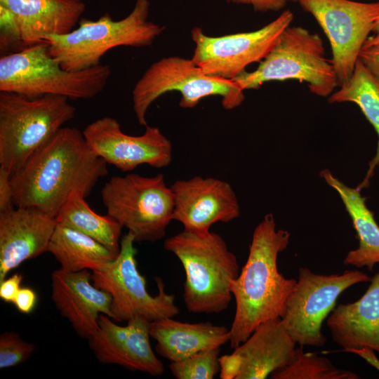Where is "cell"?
Masks as SVG:
<instances>
[{"label": "cell", "instance_id": "obj_1", "mask_svg": "<svg viewBox=\"0 0 379 379\" xmlns=\"http://www.w3.org/2000/svg\"><path fill=\"white\" fill-rule=\"evenodd\" d=\"M107 164L83 132L62 127L11 175L14 205L36 207L55 218L73 192L89 195L108 173Z\"/></svg>", "mask_w": 379, "mask_h": 379}, {"label": "cell", "instance_id": "obj_2", "mask_svg": "<svg viewBox=\"0 0 379 379\" xmlns=\"http://www.w3.org/2000/svg\"><path fill=\"white\" fill-rule=\"evenodd\" d=\"M289 232L277 230L272 213L266 214L254 230L247 260L231 284L236 310L230 328L234 349L262 323L281 317L297 280L278 270V255L286 249Z\"/></svg>", "mask_w": 379, "mask_h": 379}, {"label": "cell", "instance_id": "obj_3", "mask_svg": "<svg viewBox=\"0 0 379 379\" xmlns=\"http://www.w3.org/2000/svg\"><path fill=\"white\" fill-rule=\"evenodd\" d=\"M164 248L184 268L183 300L189 312L215 314L228 307L231 284L239 274V266L220 234L183 230L167 238Z\"/></svg>", "mask_w": 379, "mask_h": 379}, {"label": "cell", "instance_id": "obj_4", "mask_svg": "<svg viewBox=\"0 0 379 379\" xmlns=\"http://www.w3.org/2000/svg\"><path fill=\"white\" fill-rule=\"evenodd\" d=\"M149 6V0H136L132 11L119 20L108 13L95 20L81 18L71 32L46 37L49 53L65 69L80 71L100 64L112 48L149 46L164 29L147 20Z\"/></svg>", "mask_w": 379, "mask_h": 379}, {"label": "cell", "instance_id": "obj_5", "mask_svg": "<svg viewBox=\"0 0 379 379\" xmlns=\"http://www.w3.org/2000/svg\"><path fill=\"white\" fill-rule=\"evenodd\" d=\"M75 112L63 96L0 91V167L13 175Z\"/></svg>", "mask_w": 379, "mask_h": 379}, {"label": "cell", "instance_id": "obj_6", "mask_svg": "<svg viewBox=\"0 0 379 379\" xmlns=\"http://www.w3.org/2000/svg\"><path fill=\"white\" fill-rule=\"evenodd\" d=\"M111 72L109 65L101 63L80 71L65 69L42 42L1 57L0 91L90 99L104 90Z\"/></svg>", "mask_w": 379, "mask_h": 379}, {"label": "cell", "instance_id": "obj_7", "mask_svg": "<svg viewBox=\"0 0 379 379\" xmlns=\"http://www.w3.org/2000/svg\"><path fill=\"white\" fill-rule=\"evenodd\" d=\"M325 55L317 34L302 27H288L256 69L244 71L233 81L244 91L268 81L297 79L307 83L312 93L326 97L338 81L331 60Z\"/></svg>", "mask_w": 379, "mask_h": 379}, {"label": "cell", "instance_id": "obj_8", "mask_svg": "<svg viewBox=\"0 0 379 379\" xmlns=\"http://www.w3.org/2000/svg\"><path fill=\"white\" fill-rule=\"evenodd\" d=\"M176 91L181 94L180 106L196 107L206 97L218 95L226 109L239 106L244 90L233 80L209 76L191 59L171 56L149 66L132 91L133 107L138 124L147 126L146 114L159 97Z\"/></svg>", "mask_w": 379, "mask_h": 379}, {"label": "cell", "instance_id": "obj_9", "mask_svg": "<svg viewBox=\"0 0 379 379\" xmlns=\"http://www.w3.org/2000/svg\"><path fill=\"white\" fill-rule=\"evenodd\" d=\"M101 197L107 214L126 227L135 241L163 239L173 220V195L161 173L113 176L102 187Z\"/></svg>", "mask_w": 379, "mask_h": 379}, {"label": "cell", "instance_id": "obj_10", "mask_svg": "<svg viewBox=\"0 0 379 379\" xmlns=\"http://www.w3.org/2000/svg\"><path fill=\"white\" fill-rule=\"evenodd\" d=\"M133 235L127 232L121 239L120 251L116 258L104 267L92 271L93 284L110 294V318L114 321H128L141 317L152 322L174 317L180 310L175 296L165 291L159 277H155L157 295L153 296L146 288V281L139 272Z\"/></svg>", "mask_w": 379, "mask_h": 379}, {"label": "cell", "instance_id": "obj_11", "mask_svg": "<svg viewBox=\"0 0 379 379\" xmlns=\"http://www.w3.org/2000/svg\"><path fill=\"white\" fill-rule=\"evenodd\" d=\"M371 277L359 270L342 274H319L300 267L295 286L288 296L281 316L284 326L300 345L322 347L326 338L322 323L336 306L341 293Z\"/></svg>", "mask_w": 379, "mask_h": 379}, {"label": "cell", "instance_id": "obj_12", "mask_svg": "<svg viewBox=\"0 0 379 379\" xmlns=\"http://www.w3.org/2000/svg\"><path fill=\"white\" fill-rule=\"evenodd\" d=\"M293 13L284 11L262 28L248 32L210 36L200 27L191 32L195 48L192 59L212 77L233 80L253 62H260L292 22Z\"/></svg>", "mask_w": 379, "mask_h": 379}, {"label": "cell", "instance_id": "obj_13", "mask_svg": "<svg viewBox=\"0 0 379 379\" xmlns=\"http://www.w3.org/2000/svg\"><path fill=\"white\" fill-rule=\"evenodd\" d=\"M326 34L332 50L338 86L351 77L359 53L379 20V1L297 0Z\"/></svg>", "mask_w": 379, "mask_h": 379}, {"label": "cell", "instance_id": "obj_14", "mask_svg": "<svg viewBox=\"0 0 379 379\" xmlns=\"http://www.w3.org/2000/svg\"><path fill=\"white\" fill-rule=\"evenodd\" d=\"M85 4L78 0H0V47L2 55L45 42L49 35L74 29Z\"/></svg>", "mask_w": 379, "mask_h": 379}, {"label": "cell", "instance_id": "obj_15", "mask_svg": "<svg viewBox=\"0 0 379 379\" xmlns=\"http://www.w3.org/2000/svg\"><path fill=\"white\" fill-rule=\"evenodd\" d=\"M82 132L98 157L123 172L132 171L141 164L164 168L172 161V144L157 127L147 125L143 134L130 135L122 131L116 119L104 117Z\"/></svg>", "mask_w": 379, "mask_h": 379}, {"label": "cell", "instance_id": "obj_16", "mask_svg": "<svg viewBox=\"0 0 379 379\" xmlns=\"http://www.w3.org/2000/svg\"><path fill=\"white\" fill-rule=\"evenodd\" d=\"M296 342L281 317L260 324L230 354L220 357L222 379H265L295 359Z\"/></svg>", "mask_w": 379, "mask_h": 379}, {"label": "cell", "instance_id": "obj_17", "mask_svg": "<svg viewBox=\"0 0 379 379\" xmlns=\"http://www.w3.org/2000/svg\"><path fill=\"white\" fill-rule=\"evenodd\" d=\"M174 199L173 220L185 231L204 233L218 222H229L240 215L237 195L227 182L194 176L178 180L171 186Z\"/></svg>", "mask_w": 379, "mask_h": 379}, {"label": "cell", "instance_id": "obj_18", "mask_svg": "<svg viewBox=\"0 0 379 379\" xmlns=\"http://www.w3.org/2000/svg\"><path fill=\"white\" fill-rule=\"evenodd\" d=\"M150 337L149 321L143 318L135 317L126 326H119L102 314L98 329L88 340L91 350L102 364L161 375L164 366L152 350Z\"/></svg>", "mask_w": 379, "mask_h": 379}, {"label": "cell", "instance_id": "obj_19", "mask_svg": "<svg viewBox=\"0 0 379 379\" xmlns=\"http://www.w3.org/2000/svg\"><path fill=\"white\" fill-rule=\"evenodd\" d=\"M57 225L36 207H15L0 213V282L23 262L47 252Z\"/></svg>", "mask_w": 379, "mask_h": 379}, {"label": "cell", "instance_id": "obj_20", "mask_svg": "<svg viewBox=\"0 0 379 379\" xmlns=\"http://www.w3.org/2000/svg\"><path fill=\"white\" fill-rule=\"evenodd\" d=\"M91 281L92 272L88 270L68 272L59 268L51 274V298L57 310L86 339L98 329L100 314L110 317L112 302L110 294Z\"/></svg>", "mask_w": 379, "mask_h": 379}, {"label": "cell", "instance_id": "obj_21", "mask_svg": "<svg viewBox=\"0 0 379 379\" xmlns=\"http://www.w3.org/2000/svg\"><path fill=\"white\" fill-rule=\"evenodd\" d=\"M356 302L340 304L326 320L333 341L343 347H368L379 353V270Z\"/></svg>", "mask_w": 379, "mask_h": 379}, {"label": "cell", "instance_id": "obj_22", "mask_svg": "<svg viewBox=\"0 0 379 379\" xmlns=\"http://www.w3.org/2000/svg\"><path fill=\"white\" fill-rule=\"evenodd\" d=\"M156 351L171 362L186 359L201 350L220 347L230 341V329L211 323H185L166 317L149 322Z\"/></svg>", "mask_w": 379, "mask_h": 379}, {"label": "cell", "instance_id": "obj_23", "mask_svg": "<svg viewBox=\"0 0 379 379\" xmlns=\"http://www.w3.org/2000/svg\"><path fill=\"white\" fill-rule=\"evenodd\" d=\"M319 175L338 194L358 237L359 246L347 253L344 265L366 267L373 271L375 265L379 264V226L366 204V198L360 190L347 186L328 169L321 170Z\"/></svg>", "mask_w": 379, "mask_h": 379}, {"label": "cell", "instance_id": "obj_24", "mask_svg": "<svg viewBox=\"0 0 379 379\" xmlns=\"http://www.w3.org/2000/svg\"><path fill=\"white\" fill-rule=\"evenodd\" d=\"M47 252L60 263V269L68 272L93 271L104 267L117 256L93 238L58 222Z\"/></svg>", "mask_w": 379, "mask_h": 379}, {"label": "cell", "instance_id": "obj_25", "mask_svg": "<svg viewBox=\"0 0 379 379\" xmlns=\"http://www.w3.org/2000/svg\"><path fill=\"white\" fill-rule=\"evenodd\" d=\"M340 86L339 90L330 95L328 102H352L357 104L378 137L375 155L369 162L363 181L357 187L361 190L369 185L375 167L379 165V82L358 59L351 77Z\"/></svg>", "mask_w": 379, "mask_h": 379}, {"label": "cell", "instance_id": "obj_26", "mask_svg": "<svg viewBox=\"0 0 379 379\" xmlns=\"http://www.w3.org/2000/svg\"><path fill=\"white\" fill-rule=\"evenodd\" d=\"M85 198L80 192H73L57 214V222L93 238L118 255L123 227L108 214L95 213Z\"/></svg>", "mask_w": 379, "mask_h": 379}, {"label": "cell", "instance_id": "obj_27", "mask_svg": "<svg viewBox=\"0 0 379 379\" xmlns=\"http://www.w3.org/2000/svg\"><path fill=\"white\" fill-rule=\"evenodd\" d=\"M272 379H358L354 373L335 367L326 357L296 347L294 360L272 372Z\"/></svg>", "mask_w": 379, "mask_h": 379}, {"label": "cell", "instance_id": "obj_28", "mask_svg": "<svg viewBox=\"0 0 379 379\" xmlns=\"http://www.w3.org/2000/svg\"><path fill=\"white\" fill-rule=\"evenodd\" d=\"M220 347L201 350L186 359L172 361L169 365L177 379H213L220 373Z\"/></svg>", "mask_w": 379, "mask_h": 379}, {"label": "cell", "instance_id": "obj_29", "mask_svg": "<svg viewBox=\"0 0 379 379\" xmlns=\"http://www.w3.org/2000/svg\"><path fill=\"white\" fill-rule=\"evenodd\" d=\"M35 345L24 340L15 332H4L0 335V368H7L27 361L34 352Z\"/></svg>", "mask_w": 379, "mask_h": 379}, {"label": "cell", "instance_id": "obj_30", "mask_svg": "<svg viewBox=\"0 0 379 379\" xmlns=\"http://www.w3.org/2000/svg\"><path fill=\"white\" fill-rule=\"evenodd\" d=\"M11 175L0 167V213L14 208Z\"/></svg>", "mask_w": 379, "mask_h": 379}, {"label": "cell", "instance_id": "obj_31", "mask_svg": "<svg viewBox=\"0 0 379 379\" xmlns=\"http://www.w3.org/2000/svg\"><path fill=\"white\" fill-rule=\"evenodd\" d=\"M22 275L15 273L0 282V298L5 302L13 303L21 288Z\"/></svg>", "mask_w": 379, "mask_h": 379}, {"label": "cell", "instance_id": "obj_32", "mask_svg": "<svg viewBox=\"0 0 379 379\" xmlns=\"http://www.w3.org/2000/svg\"><path fill=\"white\" fill-rule=\"evenodd\" d=\"M37 302L36 292L29 287H21L17 293L13 304L22 314H29L34 309Z\"/></svg>", "mask_w": 379, "mask_h": 379}, {"label": "cell", "instance_id": "obj_33", "mask_svg": "<svg viewBox=\"0 0 379 379\" xmlns=\"http://www.w3.org/2000/svg\"><path fill=\"white\" fill-rule=\"evenodd\" d=\"M359 59L379 82V44L362 48Z\"/></svg>", "mask_w": 379, "mask_h": 379}, {"label": "cell", "instance_id": "obj_34", "mask_svg": "<svg viewBox=\"0 0 379 379\" xmlns=\"http://www.w3.org/2000/svg\"><path fill=\"white\" fill-rule=\"evenodd\" d=\"M233 4L252 6L256 11H277L283 8L288 2L297 0H227Z\"/></svg>", "mask_w": 379, "mask_h": 379}, {"label": "cell", "instance_id": "obj_35", "mask_svg": "<svg viewBox=\"0 0 379 379\" xmlns=\"http://www.w3.org/2000/svg\"><path fill=\"white\" fill-rule=\"evenodd\" d=\"M343 351L359 355L379 371V359L376 357L373 349L368 347H363L356 349H347Z\"/></svg>", "mask_w": 379, "mask_h": 379}, {"label": "cell", "instance_id": "obj_36", "mask_svg": "<svg viewBox=\"0 0 379 379\" xmlns=\"http://www.w3.org/2000/svg\"><path fill=\"white\" fill-rule=\"evenodd\" d=\"M373 32H374V34L366 40L362 48H367L379 44V20L375 25Z\"/></svg>", "mask_w": 379, "mask_h": 379}, {"label": "cell", "instance_id": "obj_37", "mask_svg": "<svg viewBox=\"0 0 379 379\" xmlns=\"http://www.w3.org/2000/svg\"><path fill=\"white\" fill-rule=\"evenodd\" d=\"M78 1H83V0H78Z\"/></svg>", "mask_w": 379, "mask_h": 379}]
</instances>
